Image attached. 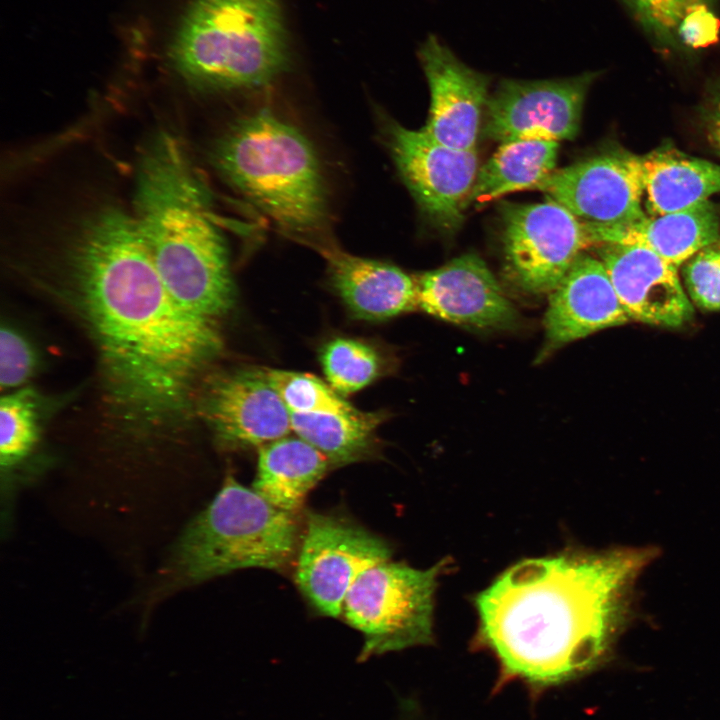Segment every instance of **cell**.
<instances>
[{
  "label": "cell",
  "mask_w": 720,
  "mask_h": 720,
  "mask_svg": "<svg viewBox=\"0 0 720 720\" xmlns=\"http://www.w3.org/2000/svg\"><path fill=\"white\" fill-rule=\"evenodd\" d=\"M387 142L401 179L423 213L440 229H457L480 168L476 148H451L422 128L411 130L394 121L387 125Z\"/></svg>",
  "instance_id": "obj_10"
},
{
  "label": "cell",
  "mask_w": 720,
  "mask_h": 720,
  "mask_svg": "<svg viewBox=\"0 0 720 720\" xmlns=\"http://www.w3.org/2000/svg\"><path fill=\"white\" fill-rule=\"evenodd\" d=\"M169 58L178 74L201 89L266 86L289 64L278 0H194Z\"/></svg>",
  "instance_id": "obj_5"
},
{
  "label": "cell",
  "mask_w": 720,
  "mask_h": 720,
  "mask_svg": "<svg viewBox=\"0 0 720 720\" xmlns=\"http://www.w3.org/2000/svg\"><path fill=\"white\" fill-rule=\"evenodd\" d=\"M623 1L641 29L662 48H680L678 30L682 20L693 6L708 5L705 0Z\"/></svg>",
  "instance_id": "obj_27"
},
{
  "label": "cell",
  "mask_w": 720,
  "mask_h": 720,
  "mask_svg": "<svg viewBox=\"0 0 720 720\" xmlns=\"http://www.w3.org/2000/svg\"><path fill=\"white\" fill-rule=\"evenodd\" d=\"M501 218L508 273L530 293L552 292L591 245L584 223L551 199L502 204Z\"/></svg>",
  "instance_id": "obj_8"
},
{
  "label": "cell",
  "mask_w": 720,
  "mask_h": 720,
  "mask_svg": "<svg viewBox=\"0 0 720 720\" xmlns=\"http://www.w3.org/2000/svg\"><path fill=\"white\" fill-rule=\"evenodd\" d=\"M598 255L630 319L675 328L688 322L693 307L678 267L638 245L600 244Z\"/></svg>",
  "instance_id": "obj_16"
},
{
  "label": "cell",
  "mask_w": 720,
  "mask_h": 720,
  "mask_svg": "<svg viewBox=\"0 0 720 720\" xmlns=\"http://www.w3.org/2000/svg\"><path fill=\"white\" fill-rule=\"evenodd\" d=\"M316 248L326 259L335 289L356 316L384 320L417 307L415 278L399 267L327 242Z\"/></svg>",
  "instance_id": "obj_18"
},
{
  "label": "cell",
  "mask_w": 720,
  "mask_h": 720,
  "mask_svg": "<svg viewBox=\"0 0 720 720\" xmlns=\"http://www.w3.org/2000/svg\"><path fill=\"white\" fill-rule=\"evenodd\" d=\"M329 460L300 437H283L258 448L253 489L275 507L292 513L326 473Z\"/></svg>",
  "instance_id": "obj_21"
},
{
  "label": "cell",
  "mask_w": 720,
  "mask_h": 720,
  "mask_svg": "<svg viewBox=\"0 0 720 720\" xmlns=\"http://www.w3.org/2000/svg\"><path fill=\"white\" fill-rule=\"evenodd\" d=\"M417 307L472 329H503L517 312L485 262L465 254L415 278Z\"/></svg>",
  "instance_id": "obj_15"
},
{
  "label": "cell",
  "mask_w": 720,
  "mask_h": 720,
  "mask_svg": "<svg viewBox=\"0 0 720 720\" xmlns=\"http://www.w3.org/2000/svg\"><path fill=\"white\" fill-rule=\"evenodd\" d=\"M682 276L697 307L720 311V238L684 262Z\"/></svg>",
  "instance_id": "obj_28"
},
{
  "label": "cell",
  "mask_w": 720,
  "mask_h": 720,
  "mask_svg": "<svg viewBox=\"0 0 720 720\" xmlns=\"http://www.w3.org/2000/svg\"><path fill=\"white\" fill-rule=\"evenodd\" d=\"M655 548L570 552L524 560L476 598L478 645L499 663L494 690L533 696L591 670L632 615L635 582Z\"/></svg>",
  "instance_id": "obj_2"
},
{
  "label": "cell",
  "mask_w": 720,
  "mask_h": 720,
  "mask_svg": "<svg viewBox=\"0 0 720 720\" xmlns=\"http://www.w3.org/2000/svg\"><path fill=\"white\" fill-rule=\"evenodd\" d=\"M591 245L628 244L645 247L679 267L720 238L719 215L707 200L687 209L616 226L584 223Z\"/></svg>",
  "instance_id": "obj_19"
},
{
  "label": "cell",
  "mask_w": 720,
  "mask_h": 720,
  "mask_svg": "<svg viewBox=\"0 0 720 720\" xmlns=\"http://www.w3.org/2000/svg\"><path fill=\"white\" fill-rule=\"evenodd\" d=\"M418 57L430 91L422 129L448 147L475 149L490 96L489 76L462 62L433 34L421 44Z\"/></svg>",
  "instance_id": "obj_13"
},
{
  "label": "cell",
  "mask_w": 720,
  "mask_h": 720,
  "mask_svg": "<svg viewBox=\"0 0 720 720\" xmlns=\"http://www.w3.org/2000/svg\"><path fill=\"white\" fill-rule=\"evenodd\" d=\"M537 189L586 224L624 225L647 216L641 156L620 148L556 169Z\"/></svg>",
  "instance_id": "obj_12"
},
{
  "label": "cell",
  "mask_w": 720,
  "mask_h": 720,
  "mask_svg": "<svg viewBox=\"0 0 720 720\" xmlns=\"http://www.w3.org/2000/svg\"><path fill=\"white\" fill-rule=\"evenodd\" d=\"M264 371L290 413L349 414L357 410L314 375L277 369Z\"/></svg>",
  "instance_id": "obj_26"
},
{
  "label": "cell",
  "mask_w": 720,
  "mask_h": 720,
  "mask_svg": "<svg viewBox=\"0 0 720 720\" xmlns=\"http://www.w3.org/2000/svg\"><path fill=\"white\" fill-rule=\"evenodd\" d=\"M701 120L709 145L720 157V80L705 100Z\"/></svg>",
  "instance_id": "obj_31"
},
{
  "label": "cell",
  "mask_w": 720,
  "mask_h": 720,
  "mask_svg": "<svg viewBox=\"0 0 720 720\" xmlns=\"http://www.w3.org/2000/svg\"><path fill=\"white\" fill-rule=\"evenodd\" d=\"M559 142L521 140L500 144L479 168L469 205L538 186L556 170Z\"/></svg>",
  "instance_id": "obj_22"
},
{
  "label": "cell",
  "mask_w": 720,
  "mask_h": 720,
  "mask_svg": "<svg viewBox=\"0 0 720 720\" xmlns=\"http://www.w3.org/2000/svg\"><path fill=\"white\" fill-rule=\"evenodd\" d=\"M320 361L329 385L340 394H351L369 385L382 368L381 357L371 345L345 337L326 343Z\"/></svg>",
  "instance_id": "obj_24"
},
{
  "label": "cell",
  "mask_w": 720,
  "mask_h": 720,
  "mask_svg": "<svg viewBox=\"0 0 720 720\" xmlns=\"http://www.w3.org/2000/svg\"><path fill=\"white\" fill-rule=\"evenodd\" d=\"M630 320L603 262L583 252L551 292L546 351Z\"/></svg>",
  "instance_id": "obj_17"
},
{
  "label": "cell",
  "mask_w": 720,
  "mask_h": 720,
  "mask_svg": "<svg viewBox=\"0 0 720 720\" xmlns=\"http://www.w3.org/2000/svg\"><path fill=\"white\" fill-rule=\"evenodd\" d=\"M442 568L416 569L389 559L360 574L342 609L364 637L359 661L433 641V596Z\"/></svg>",
  "instance_id": "obj_7"
},
{
  "label": "cell",
  "mask_w": 720,
  "mask_h": 720,
  "mask_svg": "<svg viewBox=\"0 0 720 720\" xmlns=\"http://www.w3.org/2000/svg\"><path fill=\"white\" fill-rule=\"evenodd\" d=\"M59 231L114 394L147 419L183 410L196 376L221 347L213 319L171 296L135 215L120 206L98 203Z\"/></svg>",
  "instance_id": "obj_1"
},
{
  "label": "cell",
  "mask_w": 720,
  "mask_h": 720,
  "mask_svg": "<svg viewBox=\"0 0 720 720\" xmlns=\"http://www.w3.org/2000/svg\"><path fill=\"white\" fill-rule=\"evenodd\" d=\"M382 419V414L358 410L349 414L291 413L292 431L334 465L350 464L372 455L375 430Z\"/></svg>",
  "instance_id": "obj_23"
},
{
  "label": "cell",
  "mask_w": 720,
  "mask_h": 720,
  "mask_svg": "<svg viewBox=\"0 0 720 720\" xmlns=\"http://www.w3.org/2000/svg\"><path fill=\"white\" fill-rule=\"evenodd\" d=\"M31 345L17 331L2 327L0 331V385L4 390H16L24 384L35 367Z\"/></svg>",
  "instance_id": "obj_29"
},
{
  "label": "cell",
  "mask_w": 720,
  "mask_h": 720,
  "mask_svg": "<svg viewBox=\"0 0 720 720\" xmlns=\"http://www.w3.org/2000/svg\"><path fill=\"white\" fill-rule=\"evenodd\" d=\"M390 556V547L382 538L353 521L311 511L306 517L295 581L320 614L339 617L360 574Z\"/></svg>",
  "instance_id": "obj_9"
},
{
  "label": "cell",
  "mask_w": 720,
  "mask_h": 720,
  "mask_svg": "<svg viewBox=\"0 0 720 720\" xmlns=\"http://www.w3.org/2000/svg\"><path fill=\"white\" fill-rule=\"evenodd\" d=\"M297 525L228 474L212 499L184 529L163 569L161 592L198 584L244 568H284L292 559Z\"/></svg>",
  "instance_id": "obj_6"
},
{
  "label": "cell",
  "mask_w": 720,
  "mask_h": 720,
  "mask_svg": "<svg viewBox=\"0 0 720 720\" xmlns=\"http://www.w3.org/2000/svg\"><path fill=\"white\" fill-rule=\"evenodd\" d=\"M502 80L490 94L483 133L500 144L521 140H572L579 132L586 94L597 77Z\"/></svg>",
  "instance_id": "obj_11"
},
{
  "label": "cell",
  "mask_w": 720,
  "mask_h": 720,
  "mask_svg": "<svg viewBox=\"0 0 720 720\" xmlns=\"http://www.w3.org/2000/svg\"><path fill=\"white\" fill-rule=\"evenodd\" d=\"M34 393L19 388L0 401V463L11 469L26 458L38 441V414Z\"/></svg>",
  "instance_id": "obj_25"
},
{
  "label": "cell",
  "mask_w": 720,
  "mask_h": 720,
  "mask_svg": "<svg viewBox=\"0 0 720 720\" xmlns=\"http://www.w3.org/2000/svg\"><path fill=\"white\" fill-rule=\"evenodd\" d=\"M215 169L283 233L326 241L328 188L319 155L296 126L268 108L234 120L216 140Z\"/></svg>",
  "instance_id": "obj_4"
},
{
  "label": "cell",
  "mask_w": 720,
  "mask_h": 720,
  "mask_svg": "<svg viewBox=\"0 0 720 720\" xmlns=\"http://www.w3.org/2000/svg\"><path fill=\"white\" fill-rule=\"evenodd\" d=\"M207 200L182 142L160 133L140 161L135 217L171 296L187 311L214 319L231 307L233 285Z\"/></svg>",
  "instance_id": "obj_3"
},
{
  "label": "cell",
  "mask_w": 720,
  "mask_h": 720,
  "mask_svg": "<svg viewBox=\"0 0 720 720\" xmlns=\"http://www.w3.org/2000/svg\"><path fill=\"white\" fill-rule=\"evenodd\" d=\"M203 416L224 445L261 447L292 431L291 413L264 369L217 378L206 391Z\"/></svg>",
  "instance_id": "obj_14"
},
{
  "label": "cell",
  "mask_w": 720,
  "mask_h": 720,
  "mask_svg": "<svg viewBox=\"0 0 720 720\" xmlns=\"http://www.w3.org/2000/svg\"><path fill=\"white\" fill-rule=\"evenodd\" d=\"M649 216L687 209L720 193V165L672 147L641 156Z\"/></svg>",
  "instance_id": "obj_20"
},
{
  "label": "cell",
  "mask_w": 720,
  "mask_h": 720,
  "mask_svg": "<svg viewBox=\"0 0 720 720\" xmlns=\"http://www.w3.org/2000/svg\"><path fill=\"white\" fill-rule=\"evenodd\" d=\"M719 32L720 22L712 8L696 5L688 11L679 27V47L688 50L707 48L718 41Z\"/></svg>",
  "instance_id": "obj_30"
}]
</instances>
